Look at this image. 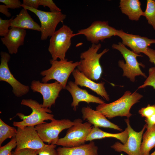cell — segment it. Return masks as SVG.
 I'll return each mask as SVG.
<instances>
[{
    "instance_id": "6da1fadb",
    "label": "cell",
    "mask_w": 155,
    "mask_h": 155,
    "mask_svg": "<svg viewBox=\"0 0 155 155\" xmlns=\"http://www.w3.org/2000/svg\"><path fill=\"white\" fill-rule=\"evenodd\" d=\"M142 97L136 91L132 93L127 91L121 97L113 102L99 104L96 110L109 119L117 116H125L128 118L132 115L130 113L131 107Z\"/></svg>"
},
{
    "instance_id": "7a4b0ae2",
    "label": "cell",
    "mask_w": 155,
    "mask_h": 155,
    "mask_svg": "<svg viewBox=\"0 0 155 155\" xmlns=\"http://www.w3.org/2000/svg\"><path fill=\"white\" fill-rule=\"evenodd\" d=\"M101 47L100 43L92 44L86 51L80 54V60L77 69L86 76L93 81H98L101 78L102 67L100 62L102 56L109 49H105L100 53L98 52Z\"/></svg>"
},
{
    "instance_id": "3957f363",
    "label": "cell",
    "mask_w": 155,
    "mask_h": 155,
    "mask_svg": "<svg viewBox=\"0 0 155 155\" xmlns=\"http://www.w3.org/2000/svg\"><path fill=\"white\" fill-rule=\"evenodd\" d=\"M21 104L30 108L32 111L30 114L25 115L19 113L16 115L22 120L20 121H14L13 125L17 127L22 128L28 126H35L43 123L45 120L52 121L55 119L53 114L49 113L52 112L49 108L43 107L42 104L36 100L31 99H23L21 102Z\"/></svg>"
},
{
    "instance_id": "277c9868",
    "label": "cell",
    "mask_w": 155,
    "mask_h": 155,
    "mask_svg": "<svg viewBox=\"0 0 155 155\" xmlns=\"http://www.w3.org/2000/svg\"><path fill=\"white\" fill-rule=\"evenodd\" d=\"M50 62L51 67L40 73V75L44 76L41 82L47 83L50 80H55L65 89L70 75L79 65V61L74 62L65 58L59 61L52 59L50 60Z\"/></svg>"
},
{
    "instance_id": "5b68a950",
    "label": "cell",
    "mask_w": 155,
    "mask_h": 155,
    "mask_svg": "<svg viewBox=\"0 0 155 155\" xmlns=\"http://www.w3.org/2000/svg\"><path fill=\"white\" fill-rule=\"evenodd\" d=\"M76 36L70 28L65 24L56 31L51 37L48 49L52 59H65L71 44V38Z\"/></svg>"
},
{
    "instance_id": "8992f818",
    "label": "cell",
    "mask_w": 155,
    "mask_h": 155,
    "mask_svg": "<svg viewBox=\"0 0 155 155\" xmlns=\"http://www.w3.org/2000/svg\"><path fill=\"white\" fill-rule=\"evenodd\" d=\"M112 47L119 51L125 61V63L123 60H119L118 62L119 66L123 70V76L129 78L133 82H135L136 76L141 75L146 78L140 67V66H144V65L139 63L137 59V57H142L141 55L136 54L128 49L120 42L117 44H113Z\"/></svg>"
},
{
    "instance_id": "52a82bcc",
    "label": "cell",
    "mask_w": 155,
    "mask_h": 155,
    "mask_svg": "<svg viewBox=\"0 0 155 155\" xmlns=\"http://www.w3.org/2000/svg\"><path fill=\"white\" fill-rule=\"evenodd\" d=\"M77 119L72 121L69 119H54L49 123L46 122L35 126L42 140L49 144L56 145L59 139V135L63 130L69 129L75 125Z\"/></svg>"
},
{
    "instance_id": "ba28073f",
    "label": "cell",
    "mask_w": 155,
    "mask_h": 155,
    "mask_svg": "<svg viewBox=\"0 0 155 155\" xmlns=\"http://www.w3.org/2000/svg\"><path fill=\"white\" fill-rule=\"evenodd\" d=\"M22 7L34 13L41 24V39L45 40L55 32L56 28L66 18V15L61 12L46 11L23 5Z\"/></svg>"
},
{
    "instance_id": "9c48e42d",
    "label": "cell",
    "mask_w": 155,
    "mask_h": 155,
    "mask_svg": "<svg viewBox=\"0 0 155 155\" xmlns=\"http://www.w3.org/2000/svg\"><path fill=\"white\" fill-rule=\"evenodd\" d=\"M92 125L88 122L82 123L81 119H77L76 123L68 129L64 137L59 139L56 145L72 147L84 144L93 127Z\"/></svg>"
},
{
    "instance_id": "30bf717a",
    "label": "cell",
    "mask_w": 155,
    "mask_h": 155,
    "mask_svg": "<svg viewBox=\"0 0 155 155\" xmlns=\"http://www.w3.org/2000/svg\"><path fill=\"white\" fill-rule=\"evenodd\" d=\"M117 29L109 25L108 21H96L88 27L79 30L76 36L83 35L92 44H98L100 41L116 36Z\"/></svg>"
},
{
    "instance_id": "8fae6325",
    "label": "cell",
    "mask_w": 155,
    "mask_h": 155,
    "mask_svg": "<svg viewBox=\"0 0 155 155\" xmlns=\"http://www.w3.org/2000/svg\"><path fill=\"white\" fill-rule=\"evenodd\" d=\"M128 132V136L124 144L115 142L111 147L117 152H124L128 155H142L140 151L141 141L143 133L146 128L145 124L142 129L139 132L135 131L131 127L128 118L125 120Z\"/></svg>"
},
{
    "instance_id": "7c38bea8",
    "label": "cell",
    "mask_w": 155,
    "mask_h": 155,
    "mask_svg": "<svg viewBox=\"0 0 155 155\" xmlns=\"http://www.w3.org/2000/svg\"><path fill=\"white\" fill-rule=\"evenodd\" d=\"M17 151L24 148L38 150L45 144L39 136L34 126H28L22 128L17 127L16 136Z\"/></svg>"
},
{
    "instance_id": "4fadbf2b",
    "label": "cell",
    "mask_w": 155,
    "mask_h": 155,
    "mask_svg": "<svg viewBox=\"0 0 155 155\" xmlns=\"http://www.w3.org/2000/svg\"><path fill=\"white\" fill-rule=\"evenodd\" d=\"M0 81L5 82L12 88V92L17 97H21L27 94L29 90V87L21 84L17 80L11 73L9 69L8 63L11 56L5 52L0 53Z\"/></svg>"
},
{
    "instance_id": "5bb4252c",
    "label": "cell",
    "mask_w": 155,
    "mask_h": 155,
    "mask_svg": "<svg viewBox=\"0 0 155 155\" xmlns=\"http://www.w3.org/2000/svg\"><path fill=\"white\" fill-rule=\"evenodd\" d=\"M30 87L33 92H38L42 94L43 98L42 106L49 109L55 104L60 92L63 89L62 85L57 81L47 83L35 80L32 82Z\"/></svg>"
},
{
    "instance_id": "9a60e30c",
    "label": "cell",
    "mask_w": 155,
    "mask_h": 155,
    "mask_svg": "<svg viewBox=\"0 0 155 155\" xmlns=\"http://www.w3.org/2000/svg\"><path fill=\"white\" fill-rule=\"evenodd\" d=\"M116 36L122 40V43L129 47L134 53L140 54L144 53L151 44H155V39H150L146 37L129 34L123 30H117Z\"/></svg>"
},
{
    "instance_id": "2e32d148",
    "label": "cell",
    "mask_w": 155,
    "mask_h": 155,
    "mask_svg": "<svg viewBox=\"0 0 155 155\" xmlns=\"http://www.w3.org/2000/svg\"><path fill=\"white\" fill-rule=\"evenodd\" d=\"M65 89L68 90L72 96L73 101L71 105L75 111L76 110L79 102H84L88 104L91 102L99 104L105 103L104 101L99 97L89 94L85 89L80 88L72 81H69Z\"/></svg>"
},
{
    "instance_id": "e0dca14e",
    "label": "cell",
    "mask_w": 155,
    "mask_h": 155,
    "mask_svg": "<svg viewBox=\"0 0 155 155\" xmlns=\"http://www.w3.org/2000/svg\"><path fill=\"white\" fill-rule=\"evenodd\" d=\"M82 118L94 127L113 129L121 131L122 129L118 126L109 121L99 111L92 109L90 107H83L82 108Z\"/></svg>"
},
{
    "instance_id": "ac0fdd59",
    "label": "cell",
    "mask_w": 155,
    "mask_h": 155,
    "mask_svg": "<svg viewBox=\"0 0 155 155\" xmlns=\"http://www.w3.org/2000/svg\"><path fill=\"white\" fill-rule=\"evenodd\" d=\"M26 34L25 29L12 27L5 36L1 38V40L9 54H16L19 47L24 44Z\"/></svg>"
},
{
    "instance_id": "d6986e66",
    "label": "cell",
    "mask_w": 155,
    "mask_h": 155,
    "mask_svg": "<svg viewBox=\"0 0 155 155\" xmlns=\"http://www.w3.org/2000/svg\"><path fill=\"white\" fill-rule=\"evenodd\" d=\"M72 74L74 79V82L76 84L88 88L107 101L110 100L109 96L104 87V82L96 83L87 78L77 69L74 70Z\"/></svg>"
},
{
    "instance_id": "ffe728a7",
    "label": "cell",
    "mask_w": 155,
    "mask_h": 155,
    "mask_svg": "<svg viewBox=\"0 0 155 155\" xmlns=\"http://www.w3.org/2000/svg\"><path fill=\"white\" fill-rule=\"evenodd\" d=\"M98 148L94 142L74 147H59L57 149L58 155H98Z\"/></svg>"
},
{
    "instance_id": "44dd1931",
    "label": "cell",
    "mask_w": 155,
    "mask_h": 155,
    "mask_svg": "<svg viewBox=\"0 0 155 155\" xmlns=\"http://www.w3.org/2000/svg\"><path fill=\"white\" fill-rule=\"evenodd\" d=\"M11 27L40 32V26L32 18L27 10L23 8L19 13L12 20Z\"/></svg>"
},
{
    "instance_id": "7402d4cb",
    "label": "cell",
    "mask_w": 155,
    "mask_h": 155,
    "mask_svg": "<svg viewBox=\"0 0 155 155\" xmlns=\"http://www.w3.org/2000/svg\"><path fill=\"white\" fill-rule=\"evenodd\" d=\"M138 0H120L119 7L122 13L127 16L130 20L137 21L144 16V12Z\"/></svg>"
},
{
    "instance_id": "603a6c76",
    "label": "cell",
    "mask_w": 155,
    "mask_h": 155,
    "mask_svg": "<svg viewBox=\"0 0 155 155\" xmlns=\"http://www.w3.org/2000/svg\"><path fill=\"white\" fill-rule=\"evenodd\" d=\"M128 136V132L127 127L121 133H112L104 132L98 127H93L86 139V142H91L95 139L106 137H113L119 140L122 144H124L126 142Z\"/></svg>"
},
{
    "instance_id": "cb8c5ba5",
    "label": "cell",
    "mask_w": 155,
    "mask_h": 155,
    "mask_svg": "<svg viewBox=\"0 0 155 155\" xmlns=\"http://www.w3.org/2000/svg\"><path fill=\"white\" fill-rule=\"evenodd\" d=\"M146 129L141 146L142 155H149L150 150L155 147V125Z\"/></svg>"
},
{
    "instance_id": "d4e9b609",
    "label": "cell",
    "mask_w": 155,
    "mask_h": 155,
    "mask_svg": "<svg viewBox=\"0 0 155 155\" xmlns=\"http://www.w3.org/2000/svg\"><path fill=\"white\" fill-rule=\"evenodd\" d=\"M17 129L5 123L0 119V146L7 139L15 137Z\"/></svg>"
},
{
    "instance_id": "484cf974",
    "label": "cell",
    "mask_w": 155,
    "mask_h": 155,
    "mask_svg": "<svg viewBox=\"0 0 155 155\" xmlns=\"http://www.w3.org/2000/svg\"><path fill=\"white\" fill-rule=\"evenodd\" d=\"M149 24L155 30V0H147L146 9L144 12Z\"/></svg>"
},
{
    "instance_id": "4316f807",
    "label": "cell",
    "mask_w": 155,
    "mask_h": 155,
    "mask_svg": "<svg viewBox=\"0 0 155 155\" xmlns=\"http://www.w3.org/2000/svg\"><path fill=\"white\" fill-rule=\"evenodd\" d=\"M17 142L16 137H12L7 144L0 147V155H11L12 150L16 147Z\"/></svg>"
},
{
    "instance_id": "83f0119b",
    "label": "cell",
    "mask_w": 155,
    "mask_h": 155,
    "mask_svg": "<svg viewBox=\"0 0 155 155\" xmlns=\"http://www.w3.org/2000/svg\"><path fill=\"white\" fill-rule=\"evenodd\" d=\"M149 75L143 84L139 86L138 89L144 88L147 86H151L155 89V67L149 68Z\"/></svg>"
},
{
    "instance_id": "f1b7e54d",
    "label": "cell",
    "mask_w": 155,
    "mask_h": 155,
    "mask_svg": "<svg viewBox=\"0 0 155 155\" xmlns=\"http://www.w3.org/2000/svg\"><path fill=\"white\" fill-rule=\"evenodd\" d=\"M56 145L46 144L42 148L38 150V155H58Z\"/></svg>"
},
{
    "instance_id": "f546056e",
    "label": "cell",
    "mask_w": 155,
    "mask_h": 155,
    "mask_svg": "<svg viewBox=\"0 0 155 155\" xmlns=\"http://www.w3.org/2000/svg\"><path fill=\"white\" fill-rule=\"evenodd\" d=\"M13 18L12 17L9 20H3L0 18V36L4 37L8 33L11 27V23Z\"/></svg>"
},
{
    "instance_id": "4dcf8cb0",
    "label": "cell",
    "mask_w": 155,
    "mask_h": 155,
    "mask_svg": "<svg viewBox=\"0 0 155 155\" xmlns=\"http://www.w3.org/2000/svg\"><path fill=\"white\" fill-rule=\"evenodd\" d=\"M138 113L142 117H149L155 114V104H148L146 107L142 108Z\"/></svg>"
},
{
    "instance_id": "1f68e13d",
    "label": "cell",
    "mask_w": 155,
    "mask_h": 155,
    "mask_svg": "<svg viewBox=\"0 0 155 155\" xmlns=\"http://www.w3.org/2000/svg\"><path fill=\"white\" fill-rule=\"evenodd\" d=\"M39 6L48 7L51 12H61V11L52 0H39Z\"/></svg>"
},
{
    "instance_id": "d6a6232c",
    "label": "cell",
    "mask_w": 155,
    "mask_h": 155,
    "mask_svg": "<svg viewBox=\"0 0 155 155\" xmlns=\"http://www.w3.org/2000/svg\"><path fill=\"white\" fill-rule=\"evenodd\" d=\"M0 2L6 5L8 8L18 9L22 7V3L19 0H0Z\"/></svg>"
},
{
    "instance_id": "836d02e7",
    "label": "cell",
    "mask_w": 155,
    "mask_h": 155,
    "mask_svg": "<svg viewBox=\"0 0 155 155\" xmlns=\"http://www.w3.org/2000/svg\"><path fill=\"white\" fill-rule=\"evenodd\" d=\"M38 150L30 148H24L12 152L11 155H37Z\"/></svg>"
},
{
    "instance_id": "e575fe53",
    "label": "cell",
    "mask_w": 155,
    "mask_h": 155,
    "mask_svg": "<svg viewBox=\"0 0 155 155\" xmlns=\"http://www.w3.org/2000/svg\"><path fill=\"white\" fill-rule=\"evenodd\" d=\"M22 5L37 9L39 6V0H23Z\"/></svg>"
},
{
    "instance_id": "d590c367",
    "label": "cell",
    "mask_w": 155,
    "mask_h": 155,
    "mask_svg": "<svg viewBox=\"0 0 155 155\" xmlns=\"http://www.w3.org/2000/svg\"><path fill=\"white\" fill-rule=\"evenodd\" d=\"M144 54L148 57L149 61L155 65V50L148 47Z\"/></svg>"
},
{
    "instance_id": "8d00e7d4",
    "label": "cell",
    "mask_w": 155,
    "mask_h": 155,
    "mask_svg": "<svg viewBox=\"0 0 155 155\" xmlns=\"http://www.w3.org/2000/svg\"><path fill=\"white\" fill-rule=\"evenodd\" d=\"M145 121L146 123V128L155 125V114L149 117L145 118Z\"/></svg>"
},
{
    "instance_id": "74e56055",
    "label": "cell",
    "mask_w": 155,
    "mask_h": 155,
    "mask_svg": "<svg viewBox=\"0 0 155 155\" xmlns=\"http://www.w3.org/2000/svg\"><path fill=\"white\" fill-rule=\"evenodd\" d=\"M0 12L7 17L9 18L11 16V13L8 11V8L4 4L0 5Z\"/></svg>"
},
{
    "instance_id": "f35d334b",
    "label": "cell",
    "mask_w": 155,
    "mask_h": 155,
    "mask_svg": "<svg viewBox=\"0 0 155 155\" xmlns=\"http://www.w3.org/2000/svg\"><path fill=\"white\" fill-rule=\"evenodd\" d=\"M149 155H155V150L154 151Z\"/></svg>"
}]
</instances>
